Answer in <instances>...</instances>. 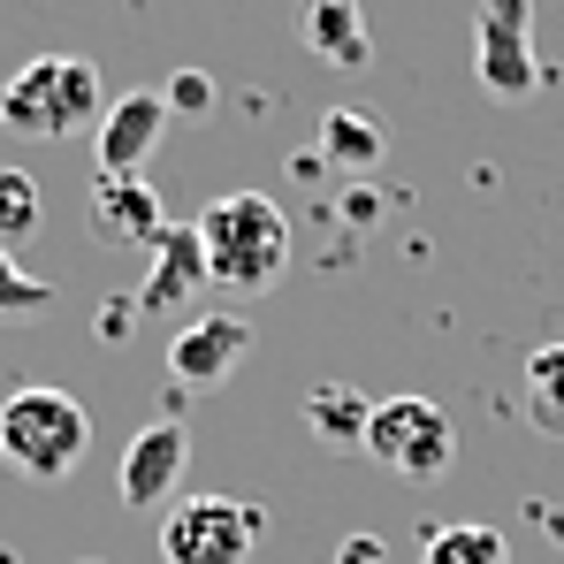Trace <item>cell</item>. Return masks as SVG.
Instances as JSON below:
<instances>
[{
    "label": "cell",
    "instance_id": "7a4b0ae2",
    "mask_svg": "<svg viewBox=\"0 0 564 564\" xmlns=\"http://www.w3.org/2000/svg\"><path fill=\"white\" fill-rule=\"evenodd\" d=\"M107 115V85L85 54H31L15 77H0V130L15 138H77V130H99Z\"/></svg>",
    "mask_w": 564,
    "mask_h": 564
},
{
    "label": "cell",
    "instance_id": "5bb4252c",
    "mask_svg": "<svg viewBox=\"0 0 564 564\" xmlns=\"http://www.w3.org/2000/svg\"><path fill=\"white\" fill-rule=\"evenodd\" d=\"M328 169H351V176H367L381 153H389V138H381L375 115H359V107H328L321 115V145H313Z\"/></svg>",
    "mask_w": 564,
    "mask_h": 564
},
{
    "label": "cell",
    "instance_id": "9a60e30c",
    "mask_svg": "<svg viewBox=\"0 0 564 564\" xmlns=\"http://www.w3.org/2000/svg\"><path fill=\"white\" fill-rule=\"evenodd\" d=\"M420 564H511V542H503L496 527H473V519H458V527H435V534H427Z\"/></svg>",
    "mask_w": 564,
    "mask_h": 564
},
{
    "label": "cell",
    "instance_id": "4fadbf2b",
    "mask_svg": "<svg viewBox=\"0 0 564 564\" xmlns=\"http://www.w3.org/2000/svg\"><path fill=\"white\" fill-rule=\"evenodd\" d=\"M367 420H375V404L359 397V389H344V381H321L313 397H305V435L321 443V451H367Z\"/></svg>",
    "mask_w": 564,
    "mask_h": 564
},
{
    "label": "cell",
    "instance_id": "ac0fdd59",
    "mask_svg": "<svg viewBox=\"0 0 564 564\" xmlns=\"http://www.w3.org/2000/svg\"><path fill=\"white\" fill-rule=\"evenodd\" d=\"M54 313V282L23 275L15 268V252H0V321L8 328H23V321H46Z\"/></svg>",
    "mask_w": 564,
    "mask_h": 564
},
{
    "label": "cell",
    "instance_id": "7402d4cb",
    "mask_svg": "<svg viewBox=\"0 0 564 564\" xmlns=\"http://www.w3.org/2000/svg\"><path fill=\"white\" fill-rule=\"evenodd\" d=\"M85 564H99V557H85Z\"/></svg>",
    "mask_w": 564,
    "mask_h": 564
},
{
    "label": "cell",
    "instance_id": "277c9868",
    "mask_svg": "<svg viewBox=\"0 0 564 564\" xmlns=\"http://www.w3.org/2000/svg\"><path fill=\"white\" fill-rule=\"evenodd\" d=\"M367 458L397 480H443L458 458V427L435 397H381L367 420Z\"/></svg>",
    "mask_w": 564,
    "mask_h": 564
},
{
    "label": "cell",
    "instance_id": "e0dca14e",
    "mask_svg": "<svg viewBox=\"0 0 564 564\" xmlns=\"http://www.w3.org/2000/svg\"><path fill=\"white\" fill-rule=\"evenodd\" d=\"M39 221H46V206H39V184H31L23 169H0V252L31 245V237H39Z\"/></svg>",
    "mask_w": 564,
    "mask_h": 564
},
{
    "label": "cell",
    "instance_id": "5b68a950",
    "mask_svg": "<svg viewBox=\"0 0 564 564\" xmlns=\"http://www.w3.org/2000/svg\"><path fill=\"white\" fill-rule=\"evenodd\" d=\"M268 534V511L260 503H237V496H184L169 503L161 519V564H245Z\"/></svg>",
    "mask_w": 564,
    "mask_h": 564
},
{
    "label": "cell",
    "instance_id": "7c38bea8",
    "mask_svg": "<svg viewBox=\"0 0 564 564\" xmlns=\"http://www.w3.org/2000/svg\"><path fill=\"white\" fill-rule=\"evenodd\" d=\"M297 46L321 54L328 69H367L375 62V31H367L359 0H305L297 8Z\"/></svg>",
    "mask_w": 564,
    "mask_h": 564
},
{
    "label": "cell",
    "instance_id": "9c48e42d",
    "mask_svg": "<svg viewBox=\"0 0 564 564\" xmlns=\"http://www.w3.org/2000/svg\"><path fill=\"white\" fill-rule=\"evenodd\" d=\"M161 138H169V99L161 93L107 99V115H99V130H93L99 176H145V161L161 153Z\"/></svg>",
    "mask_w": 564,
    "mask_h": 564
},
{
    "label": "cell",
    "instance_id": "ba28073f",
    "mask_svg": "<svg viewBox=\"0 0 564 564\" xmlns=\"http://www.w3.org/2000/svg\"><path fill=\"white\" fill-rule=\"evenodd\" d=\"M184 466H191V427L184 420H145V427L130 435V451H122L115 488H122L130 511H161V503L184 488Z\"/></svg>",
    "mask_w": 564,
    "mask_h": 564
},
{
    "label": "cell",
    "instance_id": "ffe728a7",
    "mask_svg": "<svg viewBox=\"0 0 564 564\" xmlns=\"http://www.w3.org/2000/svg\"><path fill=\"white\" fill-rule=\"evenodd\" d=\"M130 328H138V305L130 297H107L99 305V344H130Z\"/></svg>",
    "mask_w": 564,
    "mask_h": 564
},
{
    "label": "cell",
    "instance_id": "3957f363",
    "mask_svg": "<svg viewBox=\"0 0 564 564\" xmlns=\"http://www.w3.org/2000/svg\"><path fill=\"white\" fill-rule=\"evenodd\" d=\"M93 451V412L69 397V389H15L0 404V466L23 473V480H69Z\"/></svg>",
    "mask_w": 564,
    "mask_h": 564
},
{
    "label": "cell",
    "instance_id": "30bf717a",
    "mask_svg": "<svg viewBox=\"0 0 564 564\" xmlns=\"http://www.w3.org/2000/svg\"><path fill=\"white\" fill-rule=\"evenodd\" d=\"M206 282H214V275H206V245H198V229H191V221H169L161 245H153L145 282L130 290V305H138V313H184Z\"/></svg>",
    "mask_w": 564,
    "mask_h": 564
},
{
    "label": "cell",
    "instance_id": "52a82bcc",
    "mask_svg": "<svg viewBox=\"0 0 564 564\" xmlns=\"http://www.w3.org/2000/svg\"><path fill=\"white\" fill-rule=\"evenodd\" d=\"M252 351V321L245 313H198L169 336V381L176 389H221Z\"/></svg>",
    "mask_w": 564,
    "mask_h": 564
},
{
    "label": "cell",
    "instance_id": "8fae6325",
    "mask_svg": "<svg viewBox=\"0 0 564 564\" xmlns=\"http://www.w3.org/2000/svg\"><path fill=\"white\" fill-rule=\"evenodd\" d=\"M85 214H93V237H107V245H145V252H153L161 229H169L161 191L145 184V176H93Z\"/></svg>",
    "mask_w": 564,
    "mask_h": 564
},
{
    "label": "cell",
    "instance_id": "d6986e66",
    "mask_svg": "<svg viewBox=\"0 0 564 564\" xmlns=\"http://www.w3.org/2000/svg\"><path fill=\"white\" fill-rule=\"evenodd\" d=\"M161 99H169V115H214V77L206 69H176L169 85H161Z\"/></svg>",
    "mask_w": 564,
    "mask_h": 564
},
{
    "label": "cell",
    "instance_id": "8992f818",
    "mask_svg": "<svg viewBox=\"0 0 564 564\" xmlns=\"http://www.w3.org/2000/svg\"><path fill=\"white\" fill-rule=\"evenodd\" d=\"M534 0H480L473 15V77L496 99L542 93V62H534Z\"/></svg>",
    "mask_w": 564,
    "mask_h": 564
},
{
    "label": "cell",
    "instance_id": "6da1fadb",
    "mask_svg": "<svg viewBox=\"0 0 564 564\" xmlns=\"http://www.w3.org/2000/svg\"><path fill=\"white\" fill-rule=\"evenodd\" d=\"M198 245H206V275L237 297H260L275 290L282 268H290V214L260 191H221L198 221Z\"/></svg>",
    "mask_w": 564,
    "mask_h": 564
},
{
    "label": "cell",
    "instance_id": "2e32d148",
    "mask_svg": "<svg viewBox=\"0 0 564 564\" xmlns=\"http://www.w3.org/2000/svg\"><path fill=\"white\" fill-rule=\"evenodd\" d=\"M527 420L542 435H564V344H542L527 359Z\"/></svg>",
    "mask_w": 564,
    "mask_h": 564
},
{
    "label": "cell",
    "instance_id": "44dd1931",
    "mask_svg": "<svg viewBox=\"0 0 564 564\" xmlns=\"http://www.w3.org/2000/svg\"><path fill=\"white\" fill-rule=\"evenodd\" d=\"M336 564H381V542L375 534H344L336 542Z\"/></svg>",
    "mask_w": 564,
    "mask_h": 564
}]
</instances>
